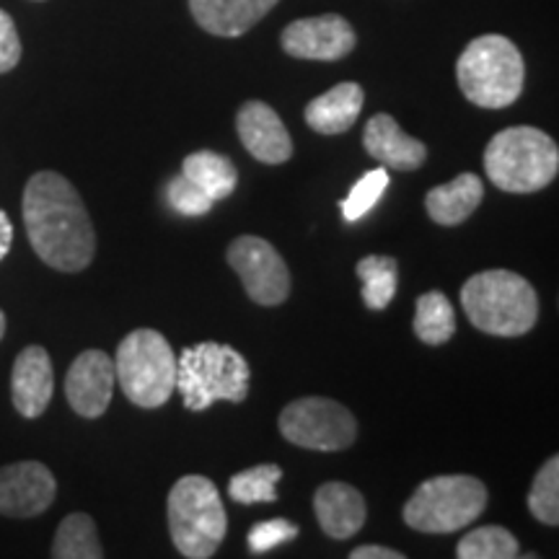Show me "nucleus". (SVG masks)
Wrapping results in <instances>:
<instances>
[{
  "mask_svg": "<svg viewBox=\"0 0 559 559\" xmlns=\"http://www.w3.org/2000/svg\"><path fill=\"white\" fill-rule=\"evenodd\" d=\"M26 236L45 264L58 272L86 270L96 254L94 223L75 187L58 171H37L26 181L24 202Z\"/></svg>",
  "mask_w": 559,
  "mask_h": 559,
  "instance_id": "1",
  "label": "nucleus"
},
{
  "mask_svg": "<svg viewBox=\"0 0 559 559\" xmlns=\"http://www.w3.org/2000/svg\"><path fill=\"white\" fill-rule=\"evenodd\" d=\"M461 306L472 324L492 337H523L539 319L534 285L510 270L472 275L461 288Z\"/></svg>",
  "mask_w": 559,
  "mask_h": 559,
  "instance_id": "2",
  "label": "nucleus"
},
{
  "mask_svg": "<svg viewBox=\"0 0 559 559\" xmlns=\"http://www.w3.org/2000/svg\"><path fill=\"white\" fill-rule=\"evenodd\" d=\"M251 370L236 347L223 342H198L177 360V389L190 412H205L218 402L241 404L249 396Z\"/></svg>",
  "mask_w": 559,
  "mask_h": 559,
  "instance_id": "3",
  "label": "nucleus"
},
{
  "mask_svg": "<svg viewBox=\"0 0 559 559\" xmlns=\"http://www.w3.org/2000/svg\"><path fill=\"white\" fill-rule=\"evenodd\" d=\"M485 171L502 192L531 194L555 181L559 171V148L539 128H508L485 148Z\"/></svg>",
  "mask_w": 559,
  "mask_h": 559,
  "instance_id": "4",
  "label": "nucleus"
},
{
  "mask_svg": "<svg viewBox=\"0 0 559 559\" xmlns=\"http://www.w3.org/2000/svg\"><path fill=\"white\" fill-rule=\"evenodd\" d=\"M461 94L474 107L506 109L519 102L526 81L523 55L502 34H485L466 45L456 62Z\"/></svg>",
  "mask_w": 559,
  "mask_h": 559,
  "instance_id": "5",
  "label": "nucleus"
},
{
  "mask_svg": "<svg viewBox=\"0 0 559 559\" xmlns=\"http://www.w3.org/2000/svg\"><path fill=\"white\" fill-rule=\"evenodd\" d=\"M169 534L174 547L187 559L213 557L226 539V508H223L218 487L200 474H187L171 487L169 502Z\"/></svg>",
  "mask_w": 559,
  "mask_h": 559,
  "instance_id": "6",
  "label": "nucleus"
},
{
  "mask_svg": "<svg viewBox=\"0 0 559 559\" xmlns=\"http://www.w3.org/2000/svg\"><path fill=\"white\" fill-rule=\"evenodd\" d=\"M115 379L135 407L158 409L177 391V355L160 332L135 330L117 347Z\"/></svg>",
  "mask_w": 559,
  "mask_h": 559,
  "instance_id": "7",
  "label": "nucleus"
},
{
  "mask_svg": "<svg viewBox=\"0 0 559 559\" xmlns=\"http://www.w3.org/2000/svg\"><path fill=\"white\" fill-rule=\"evenodd\" d=\"M487 498L481 479L469 474H443L415 489L402 510V519L423 534H453L485 513Z\"/></svg>",
  "mask_w": 559,
  "mask_h": 559,
  "instance_id": "8",
  "label": "nucleus"
},
{
  "mask_svg": "<svg viewBox=\"0 0 559 559\" xmlns=\"http://www.w3.org/2000/svg\"><path fill=\"white\" fill-rule=\"evenodd\" d=\"M280 432L309 451H345L358 438V419L345 404L326 396H306L280 412Z\"/></svg>",
  "mask_w": 559,
  "mask_h": 559,
  "instance_id": "9",
  "label": "nucleus"
},
{
  "mask_svg": "<svg viewBox=\"0 0 559 559\" xmlns=\"http://www.w3.org/2000/svg\"><path fill=\"white\" fill-rule=\"evenodd\" d=\"M226 260L243 283L247 296L260 306H280L290 296V272L280 251L260 236H239Z\"/></svg>",
  "mask_w": 559,
  "mask_h": 559,
  "instance_id": "10",
  "label": "nucleus"
},
{
  "mask_svg": "<svg viewBox=\"0 0 559 559\" xmlns=\"http://www.w3.org/2000/svg\"><path fill=\"white\" fill-rule=\"evenodd\" d=\"M280 45L290 58L334 62L355 50L358 37H355L349 21L342 19L340 13H324V16L293 21L285 26Z\"/></svg>",
  "mask_w": 559,
  "mask_h": 559,
  "instance_id": "11",
  "label": "nucleus"
},
{
  "mask_svg": "<svg viewBox=\"0 0 559 559\" xmlns=\"http://www.w3.org/2000/svg\"><path fill=\"white\" fill-rule=\"evenodd\" d=\"M58 495V481L39 461L0 466V513L9 519H34L45 513Z\"/></svg>",
  "mask_w": 559,
  "mask_h": 559,
  "instance_id": "12",
  "label": "nucleus"
},
{
  "mask_svg": "<svg viewBox=\"0 0 559 559\" xmlns=\"http://www.w3.org/2000/svg\"><path fill=\"white\" fill-rule=\"evenodd\" d=\"M115 394V360L104 349H86L66 376V396L75 415L96 419L107 412Z\"/></svg>",
  "mask_w": 559,
  "mask_h": 559,
  "instance_id": "13",
  "label": "nucleus"
},
{
  "mask_svg": "<svg viewBox=\"0 0 559 559\" xmlns=\"http://www.w3.org/2000/svg\"><path fill=\"white\" fill-rule=\"evenodd\" d=\"M236 132H239L243 148L260 164H285L293 156V140L285 130L283 120L270 104L247 102L236 115Z\"/></svg>",
  "mask_w": 559,
  "mask_h": 559,
  "instance_id": "14",
  "label": "nucleus"
},
{
  "mask_svg": "<svg viewBox=\"0 0 559 559\" xmlns=\"http://www.w3.org/2000/svg\"><path fill=\"white\" fill-rule=\"evenodd\" d=\"M55 391L52 360L45 347L29 345L16 355L11 370V400L21 417L34 419L45 415Z\"/></svg>",
  "mask_w": 559,
  "mask_h": 559,
  "instance_id": "15",
  "label": "nucleus"
},
{
  "mask_svg": "<svg viewBox=\"0 0 559 559\" xmlns=\"http://www.w3.org/2000/svg\"><path fill=\"white\" fill-rule=\"evenodd\" d=\"M362 145L368 156L381 160V166L394 171H415L428 158V145L409 138L391 115L370 117L362 130Z\"/></svg>",
  "mask_w": 559,
  "mask_h": 559,
  "instance_id": "16",
  "label": "nucleus"
},
{
  "mask_svg": "<svg viewBox=\"0 0 559 559\" xmlns=\"http://www.w3.org/2000/svg\"><path fill=\"white\" fill-rule=\"evenodd\" d=\"M313 510H317L321 531L337 542L353 539L368 515L366 500H362L358 487L347 485V481H326V485H321L317 495H313Z\"/></svg>",
  "mask_w": 559,
  "mask_h": 559,
  "instance_id": "17",
  "label": "nucleus"
},
{
  "mask_svg": "<svg viewBox=\"0 0 559 559\" xmlns=\"http://www.w3.org/2000/svg\"><path fill=\"white\" fill-rule=\"evenodd\" d=\"M280 0H190V13L213 37H241L257 26Z\"/></svg>",
  "mask_w": 559,
  "mask_h": 559,
  "instance_id": "18",
  "label": "nucleus"
},
{
  "mask_svg": "<svg viewBox=\"0 0 559 559\" xmlns=\"http://www.w3.org/2000/svg\"><path fill=\"white\" fill-rule=\"evenodd\" d=\"M362 104H366V94L362 86L353 81L337 83V86L326 91V94L317 96L306 107V124L319 135H342L358 122Z\"/></svg>",
  "mask_w": 559,
  "mask_h": 559,
  "instance_id": "19",
  "label": "nucleus"
},
{
  "mask_svg": "<svg viewBox=\"0 0 559 559\" xmlns=\"http://www.w3.org/2000/svg\"><path fill=\"white\" fill-rule=\"evenodd\" d=\"M481 198H485V185L477 174L466 171L449 185L432 187L425 194V210L438 226H461L481 205Z\"/></svg>",
  "mask_w": 559,
  "mask_h": 559,
  "instance_id": "20",
  "label": "nucleus"
},
{
  "mask_svg": "<svg viewBox=\"0 0 559 559\" xmlns=\"http://www.w3.org/2000/svg\"><path fill=\"white\" fill-rule=\"evenodd\" d=\"M181 174L192 179L213 202L230 198L236 185H239V171H236L234 160L215 151L190 153L185 164H181Z\"/></svg>",
  "mask_w": 559,
  "mask_h": 559,
  "instance_id": "21",
  "label": "nucleus"
},
{
  "mask_svg": "<svg viewBox=\"0 0 559 559\" xmlns=\"http://www.w3.org/2000/svg\"><path fill=\"white\" fill-rule=\"evenodd\" d=\"M358 277L362 283V304L370 311L389 309V304L400 288V264L394 257L370 254L358 262Z\"/></svg>",
  "mask_w": 559,
  "mask_h": 559,
  "instance_id": "22",
  "label": "nucleus"
},
{
  "mask_svg": "<svg viewBox=\"0 0 559 559\" xmlns=\"http://www.w3.org/2000/svg\"><path fill=\"white\" fill-rule=\"evenodd\" d=\"M55 559H102L104 549L96 523L86 513H70L60 521L52 542Z\"/></svg>",
  "mask_w": 559,
  "mask_h": 559,
  "instance_id": "23",
  "label": "nucleus"
},
{
  "mask_svg": "<svg viewBox=\"0 0 559 559\" xmlns=\"http://www.w3.org/2000/svg\"><path fill=\"white\" fill-rule=\"evenodd\" d=\"M415 334L425 345H445L456 334V313L445 293L430 290L417 298Z\"/></svg>",
  "mask_w": 559,
  "mask_h": 559,
  "instance_id": "24",
  "label": "nucleus"
},
{
  "mask_svg": "<svg viewBox=\"0 0 559 559\" xmlns=\"http://www.w3.org/2000/svg\"><path fill=\"white\" fill-rule=\"evenodd\" d=\"M283 479V469L277 464H260L234 474L228 481L230 500L239 506H257V502H275L277 485Z\"/></svg>",
  "mask_w": 559,
  "mask_h": 559,
  "instance_id": "25",
  "label": "nucleus"
},
{
  "mask_svg": "<svg viewBox=\"0 0 559 559\" xmlns=\"http://www.w3.org/2000/svg\"><path fill=\"white\" fill-rule=\"evenodd\" d=\"M521 555L519 539L502 526L474 528L459 542V559H513Z\"/></svg>",
  "mask_w": 559,
  "mask_h": 559,
  "instance_id": "26",
  "label": "nucleus"
},
{
  "mask_svg": "<svg viewBox=\"0 0 559 559\" xmlns=\"http://www.w3.org/2000/svg\"><path fill=\"white\" fill-rule=\"evenodd\" d=\"M528 510L544 526L559 523V456H551L547 464L536 472L534 485L528 492Z\"/></svg>",
  "mask_w": 559,
  "mask_h": 559,
  "instance_id": "27",
  "label": "nucleus"
},
{
  "mask_svg": "<svg viewBox=\"0 0 559 559\" xmlns=\"http://www.w3.org/2000/svg\"><path fill=\"white\" fill-rule=\"evenodd\" d=\"M386 187H389V171L383 169V166L381 169L368 171L366 177H360L358 181H355V187L349 190L345 202H340L345 221L355 223V221L366 218L370 210L379 205V200L383 198V192H386Z\"/></svg>",
  "mask_w": 559,
  "mask_h": 559,
  "instance_id": "28",
  "label": "nucleus"
},
{
  "mask_svg": "<svg viewBox=\"0 0 559 559\" xmlns=\"http://www.w3.org/2000/svg\"><path fill=\"white\" fill-rule=\"evenodd\" d=\"M166 202H169V207L174 210V213L187 215V218H200V215H207L210 207L215 205V202L210 200L192 179H187L185 174L169 179V185H166Z\"/></svg>",
  "mask_w": 559,
  "mask_h": 559,
  "instance_id": "29",
  "label": "nucleus"
},
{
  "mask_svg": "<svg viewBox=\"0 0 559 559\" xmlns=\"http://www.w3.org/2000/svg\"><path fill=\"white\" fill-rule=\"evenodd\" d=\"M298 536V526L293 521L285 519H270L262 523H254L247 534V544L254 555H264V551L280 547V544H288Z\"/></svg>",
  "mask_w": 559,
  "mask_h": 559,
  "instance_id": "30",
  "label": "nucleus"
},
{
  "mask_svg": "<svg viewBox=\"0 0 559 559\" xmlns=\"http://www.w3.org/2000/svg\"><path fill=\"white\" fill-rule=\"evenodd\" d=\"M21 60V39L13 19L0 9V73H9Z\"/></svg>",
  "mask_w": 559,
  "mask_h": 559,
  "instance_id": "31",
  "label": "nucleus"
},
{
  "mask_svg": "<svg viewBox=\"0 0 559 559\" xmlns=\"http://www.w3.org/2000/svg\"><path fill=\"white\" fill-rule=\"evenodd\" d=\"M349 559H404V555H402V551H396V549L368 544V547H358V549L349 551Z\"/></svg>",
  "mask_w": 559,
  "mask_h": 559,
  "instance_id": "32",
  "label": "nucleus"
},
{
  "mask_svg": "<svg viewBox=\"0 0 559 559\" xmlns=\"http://www.w3.org/2000/svg\"><path fill=\"white\" fill-rule=\"evenodd\" d=\"M11 247H13V223H11L9 215L0 210V262L9 257Z\"/></svg>",
  "mask_w": 559,
  "mask_h": 559,
  "instance_id": "33",
  "label": "nucleus"
},
{
  "mask_svg": "<svg viewBox=\"0 0 559 559\" xmlns=\"http://www.w3.org/2000/svg\"><path fill=\"white\" fill-rule=\"evenodd\" d=\"M3 334H5V313L0 309V340H3Z\"/></svg>",
  "mask_w": 559,
  "mask_h": 559,
  "instance_id": "34",
  "label": "nucleus"
}]
</instances>
